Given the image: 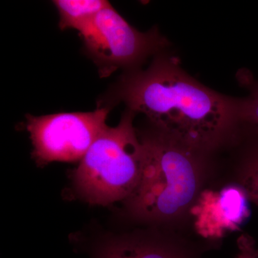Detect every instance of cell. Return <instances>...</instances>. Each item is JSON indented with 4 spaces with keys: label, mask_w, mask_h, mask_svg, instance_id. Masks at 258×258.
Listing matches in <instances>:
<instances>
[{
    "label": "cell",
    "mask_w": 258,
    "mask_h": 258,
    "mask_svg": "<svg viewBox=\"0 0 258 258\" xmlns=\"http://www.w3.org/2000/svg\"><path fill=\"white\" fill-rule=\"evenodd\" d=\"M96 258H195L187 249L169 241L147 237L115 239L103 246Z\"/></svg>",
    "instance_id": "obj_7"
},
{
    "label": "cell",
    "mask_w": 258,
    "mask_h": 258,
    "mask_svg": "<svg viewBox=\"0 0 258 258\" xmlns=\"http://www.w3.org/2000/svg\"><path fill=\"white\" fill-rule=\"evenodd\" d=\"M249 201L240 184L203 191L190 208L195 230L204 238L216 240L240 230L250 216Z\"/></svg>",
    "instance_id": "obj_6"
},
{
    "label": "cell",
    "mask_w": 258,
    "mask_h": 258,
    "mask_svg": "<svg viewBox=\"0 0 258 258\" xmlns=\"http://www.w3.org/2000/svg\"><path fill=\"white\" fill-rule=\"evenodd\" d=\"M86 53L100 77H109L119 69H139L151 56L159 55L169 42L157 27L141 32L112 7L101 10L79 32Z\"/></svg>",
    "instance_id": "obj_4"
},
{
    "label": "cell",
    "mask_w": 258,
    "mask_h": 258,
    "mask_svg": "<svg viewBox=\"0 0 258 258\" xmlns=\"http://www.w3.org/2000/svg\"><path fill=\"white\" fill-rule=\"evenodd\" d=\"M137 113L126 108L119 123L107 125L74 171L75 186L91 205L125 201L138 184L144 147L134 128Z\"/></svg>",
    "instance_id": "obj_3"
},
{
    "label": "cell",
    "mask_w": 258,
    "mask_h": 258,
    "mask_svg": "<svg viewBox=\"0 0 258 258\" xmlns=\"http://www.w3.org/2000/svg\"><path fill=\"white\" fill-rule=\"evenodd\" d=\"M108 98L104 107L123 102L145 115L154 128L204 154L222 145L241 125L240 98L207 87L165 52L147 69L125 72Z\"/></svg>",
    "instance_id": "obj_1"
},
{
    "label": "cell",
    "mask_w": 258,
    "mask_h": 258,
    "mask_svg": "<svg viewBox=\"0 0 258 258\" xmlns=\"http://www.w3.org/2000/svg\"><path fill=\"white\" fill-rule=\"evenodd\" d=\"M240 184L245 190L249 200L258 205V139L249 148L244 159Z\"/></svg>",
    "instance_id": "obj_10"
},
{
    "label": "cell",
    "mask_w": 258,
    "mask_h": 258,
    "mask_svg": "<svg viewBox=\"0 0 258 258\" xmlns=\"http://www.w3.org/2000/svg\"><path fill=\"white\" fill-rule=\"evenodd\" d=\"M241 83L248 88L249 94L240 98V124L246 125L258 136V81L250 74H240Z\"/></svg>",
    "instance_id": "obj_9"
},
{
    "label": "cell",
    "mask_w": 258,
    "mask_h": 258,
    "mask_svg": "<svg viewBox=\"0 0 258 258\" xmlns=\"http://www.w3.org/2000/svg\"><path fill=\"white\" fill-rule=\"evenodd\" d=\"M111 109L97 107L91 112L27 115L26 128L33 146L34 159L39 164L81 161L108 125Z\"/></svg>",
    "instance_id": "obj_5"
},
{
    "label": "cell",
    "mask_w": 258,
    "mask_h": 258,
    "mask_svg": "<svg viewBox=\"0 0 258 258\" xmlns=\"http://www.w3.org/2000/svg\"><path fill=\"white\" fill-rule=\"evenodd\" d=\"M237 258H258V244L252 236L242 234L237 239Z\"/></svg>",
    "instance_id": "obj_11"
},
{
    "label": "cell",
    "mask_w": 258,
    "mask_h": 258,
    "mask_svg": "<svg viewBox=\"0 0 258 258\" xmlns=\"http://www.w3.org/2000/svg\"><path fill=\"white\" fill-rule=\"evenodd\" d=\"M140 137L144 147L143 168L138 184L125 205L140 220H174L198 198L205 154L154 127Z\"/></svg>",
    "instance_id": "obj_2"
},
{
    "label": "cell",
    "mask_w": 258,
    "mask_h": 258,
    "mask_svg": "<svg viewBox=\"0 0 258 258\" xmlns=\"http://www.w3.org/2000/svg\"><path fill=\"white\" fill-rule=\"evenodd\" d=\"M53 4L58 12L60 30L74 29L79 32L111 5L106 0H55Z\"/></svg>",
    "instance_id": "obj_8"
}]
</instances>
